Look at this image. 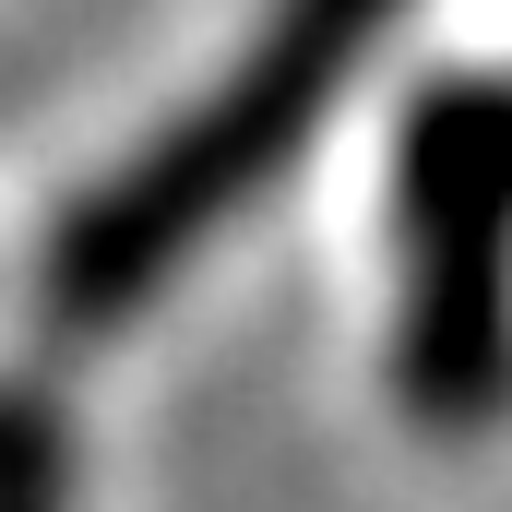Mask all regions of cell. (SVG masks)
Here are the masks:
<instances>
[{
  "instance_id": "cell-1",
  "label": "cell",
  "mask_w": 512,
  "mask_h": 512,
  "mask_svg": "<svg viewBox=\"0 0 512 512\" xmlns=\"http://www.w3.org/2000/svg\"><path fill=\"white\" fill-rule=\"evenodd\" d=\"M393 12H405V0H274V24L227 60V84H215L179 131H155L108 191L72 203V227H60V251H48V310H60V322H131V310L310 143V120L358 84V60L393 36Z\"/></svg>"
},
{
  "instance_id": "cell-2",
  "label": "cell",
  "mask_w": 512,
  "mask_h": 512,
  "mask_svg": "<svg viewBox=\"0 0 512 512\" xmlns=\"http://www.w3.org/2000/svg\"><path fill=\"white\" fill-rule=\"evenodd\" d=\"M405 310H393V382L429 429H489L512 405V84L465 72L417 96L405 167Z\"/></svg>"
},
{
  "instance_id": "cell-3",
  "label": "cell",
  "mask_w": 512,
  "mask_h": 512,
  "mask_svg": "<svg viewBox=\"0 0 512 512\" xmlns=\"http://www.w3.org/2000/svg\"><path fill=\"white\" fill-rule=\"evenodd\" d=\"M0 512H72V441L48 393H0Z\"/></svg>"
}]
</instances>
